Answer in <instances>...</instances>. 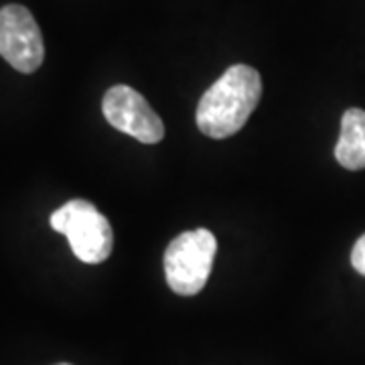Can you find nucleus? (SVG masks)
I'll list each match as a JSON object with an SVG mask.
<instances>
[{"mask_svg": "<svg viewBox=\"0 0 365 365\" xmlns=\"http://www.w3.org/2000/svg\"><path fill=\"white\" fill-rule=\"evenodd\" d=\"M260 98V73L244 63L232 66L199 100L197 126L209 138H230L246 126Z\"/></svg>", "mask_w": 365, "mask_h": 365, "instance_id": "nucleus-1", "label": "nucleus"}, {"mask_svg": "<svg viewBox=\"0 0 365 365\" xmlns=\"http://www.w3.org/2000/svg\"><path fill=\"white\" fill-rule=\"evenodd\" d=\"M51 227L63 234L73 254L86 264H100L110 258L114 248V232L104 215L86 199H71L53 211Z\"/></svg>", "mask_w": 365, "mask_h": 365, "instance_id": "nucleus-2", "label": "nucleus"}, {"mask_svg": "<svg viewBox=\"0 0 365 365\" xmlns=\"http://www.w3.org/2000/svg\"><path fill=\"white\" fill-rule=\"evenodd\" d=\"M217 252V240L209 230L182 232L165 252V276L173 292L181 297L199 294L207 284Z\"/></svg>", "mask_w": 365, "mask_h": 365, "instance_id": "nucleus-3", "label": "nucleus"}, {"mask_svg": "<svg viewBox=\"0 0 365 365\" xmlns=\"http://www.w3.org/2000/svg\"><path fill=\"white\" fill-rule=\"evenodd\" d=\"M0 55L21 71H37L45 59V43L35 16L21 4L0 9Z\"/></svg>", "mask_w": 365, "mask_h": 365, "instance_id": "nucleus-4", "label": "nucleus"}, {"mask_svg": "<svg viewBox=\"0 0 365 365\" xmlns=\"http://www.w3.org/2000/svg\"><path fill=\"white\" fill-rule=\"evenodd\" d=\"M102 110L110 126L136 138L138 143L157 144L165 138L163 120L144 100L143 93L128 86H114L106 91Z\"/></svg>", "mask_w": 365, "mask_h": 365, "instance_id": "nucleus-5", "label": "nucleus"}, {"mask_svg": "<svg viewBox=\"0 0 365 365\" xmlns=\"http://www.w3.org/2000/svg\"><path fill=\"white\" fill-rule=\"evenodd\" d=\"M335 158L343 169H365V110L361 108H349L341 118Z\"/></svg>", "mask_w": 365, "mask_h": 365, "instance_id": "nucleus-6", "label": "nucleus"}, {"mask_svg": "<svg viewBox=\"0 0 365 365\" xmlns=\"http://www.w3.org/2000/svg\"><path fill=\"white\" fill-rule=\"evenodd\" d=\"M351 264L353 268L359 274L365 276V234L355 242V246L351 250Z\"/></svg>", "mask_w": 365, "mask_h": 365, "instance_id": "nucleus-7", "label": "nucleus"}, {"mask_svg": "<svg viewBox=\"0 0 365 365\" xmlns=\"http://www.w3.org/2000/svg\"><path fill=\"white\" fill-rule=\"evenodd\" d=\"M59 365H71V364H59Z\"/></svg>", "mask_w": 365, "mask_h": 365, "instance_id": "nucleus-8", "label": "nucleus"}]
</instances>
